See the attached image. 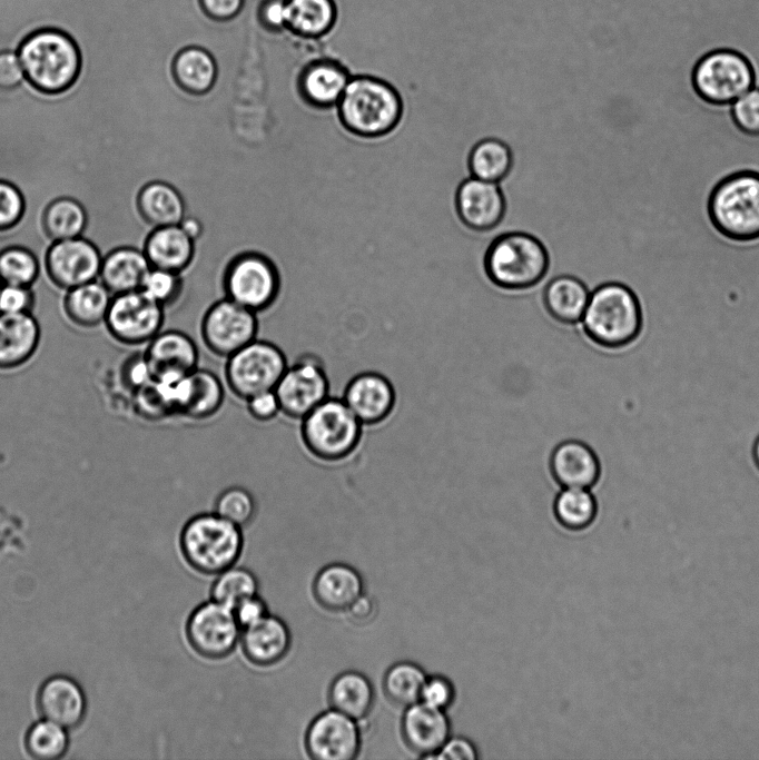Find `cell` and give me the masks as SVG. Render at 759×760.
<instances>
[{"label":"cell","instance_id":"6da1fadb","mask_svg":"<svg viewBox=\"0 0 759 760\" xmlns=\"http://www.w3.org/2000/svg\"><path fill=\"white\" fill-rule=\"evenodd\" d=\"M17 53L26 81L45 95L68 91L82 70L80 47L58 28L45 27L30 32L18 45Z\"/></svg>","mask_w":759,"mask_h":760},{"label":"cell","instance_id":"7a4b0ae2","mask_svg":"<svg viewBox=\"0 0 759 760\" xmlns=\"http://www.w3.org/2000/svg\"><path fill=\"white\" fill-rule=\"evenodd\" d=\"M335 108L341 125L351 135L372 140L396 127L403 103L396 88L385 78L362 73L351 76Z\"/></svg>","mask_w":759,"mask_h":760},{"label":"cell","instance_id":"3957f363","mask_svg":"<svg viewBox=\"0 0 759 760\" xmlns=\"http://www.w3.org/2000/svg\"><path fill=\"white\" fill-rule=\"evenodd\" d=\"M585 335L607 349L624 348L641 334L643 314L635 293L623 283L609 280L594 287L581 318Z\"/></svg>","mask_w":759,"mask_h":760},{"label":"cell","instance_id":"277c9868","mask_svg":"<svg viewBox=\"0 0 759 760\" xmlns=\"http://www.w3.org/2000/svg\"><path fill=\"white\" fill-rule=\"evenodd\" d=\"M707 214L726 239L759 240V171L742 169L721 178L709 194Z\"/></svg>","mask_w":759,"mask_h":760},{"label":"cell","instance_id":"5b68a950","mask_svg":"<svg viewBox=\"0 0 759 760\" xmlns=\"http://www.w3.org/2000/svg\"><path fill=\"white\" fill-rule=\"evenodd\" d=\"M184 559L195 571L217 575L239 560L244 539L241 527L214 511L190 517L179 536Z\"/></svg>","mask_w":759,"mask_h":760},{"label":"cell","instance_id":"8992f818","mask_svg":"<svg viewBox=\"0 0 759 760\" xmlns=\"http://www.w3.org/2000/svg\"><path fill=\"white\" fill-rule=\"evenodd\" d=\"M363 426L342 397L328 396L300 420V440L315 458L337 463L357 450Z\"/></svg>","mask_w":759,"mask_h":760},{"label":"cell","instance_id":"52a82bcc","mask_svg":"<svg viewBox=\"0 0 759 760\" xmlns=\"http://www.w3.org/2000/svg\"><path fill=\"white\" fill-rule=\"evenodd\" d=\"M549 257L543 244L523 231L496 237L485 256V270L496 286L523 290L536 286L545 277Z\"/></svg>","mask_w":759,"mask_h":760},{"label":"cell","instance_id":"ba28073f","mask_svg":"<svg viewBox=\"0 0 759 760\" xmlns=\"http://www.w3.org/2000/svg\"><path fill=\"white\" fill-rule=\"evenodd\" d=\"M756 83V71L750 61L731 49H717L702 56L690 75L694 95L716 107L733 103Z\"/></svg>","mask_w":759,"mask_h":760},{"label":"cell","instance_id":"9c48e42d","mask_svg":"<svg viewBox=\"0 0 759 760\" xmlns=\"http://www.w3.org/2000/svg\"><path fill=\"white\" fill-rule=\"evenodd\" d=\"M225 297L259 314L269 309L280 292V275L275 263L258 251L234 256L223 274Z\"/></svg>","mask_w":759,"mask_h":760},{"label":"cell","instance_id":"30bf717a","mask_svg":"<svg viewBox=\"0 0 759 760\" xmlns=\"http://www.w3.org/2000/svg\"><path fill=\"white\" fill-rule=\"evenodd\" d=\"M287 366L280 347L256 338L226 358L224 378L236 397L247 399L254 394L275 389Z\"/></svg>","mask_w":759,"mask_h":760},{"label":"cell","instance_id":"8fae6325","mask_svg":"<svg viewBox=\"0 0 759 760\" xmlns=\"http://www.w3.org/2000/svg\"><path fill=\"white\" fill-rule=\"evenodd\" d=\"M165 310L142 289H137L112 296L103 324L110 336L124 345H147L161 332Z\"/></svg>","mask_w":759,"mask_h":760},{"label":"cell","instance_id":"7c38bea8","mask_svg":"<svg viewBox=\"0 0 759 760\" xmlns=\"http://www.w3.org/2000/svg\"><path fill=\"white\" fill-rule=\"evenodd\" d=\"M257 315L227 297L213 303L200 322L204 345L216 356L227 358L257 338Z\"/></svg>","mask_w":759,"mask_h":760},{"label":"cell","instance_id":"4fadbf2b","mask_svg":"<svg viewBox=\"0 0 759 760\" xmlns=\"http://www.w3.org/2000/svg\"><path fill=\"white\" fill-rule=\"evenodd\" d=\"M274 391L280 413L300 421L329 396L331 384L321 358L304 354L288 364Z\"/></svg>","mask_w":759,"mask_h":760},{"label":"cell","instance_id":"5bb4252c","mask_svg":"<svg viewBox=\"0 0 759 760\" xmlns=\"http://www.w3.org/2000/svg\"><path fill=\"white\" fill-rule=\"evenodd\" d=\"M241 628L233 609L210 599L196 606L186 622L191 649L208 660L228 657L240 641Z\"/></svg>","mask_w":759,"mask_h":760},{"label":"cell","instance_id":"9a60e30c","mask_svg":"<svg viewBox=\"0 0 759 760\" xmlns=\"http://www.w3.org/2000/svg\"><path fill=\"white\" fill-rule=\"evenodd\" d=\"M102 256L99 248L85 237L53 241L48 248L43 268L59 289L69 290L97 280Z\"/></svg>","mask_w":759,"mask_h":760},{"label":"cell","instance_id":"2e32d148","mask_svg":"<svg viewBox=\"0 0 759 760\" xmlns=\"http://www.w3.org/2000/svg\"><path fill=\"white\" fill-rule=\"evenodd\" d=\"M304 744L315 760H353L362 746L359 727L353 718L331 708L308 724Z\"/></svg>","mask_w":759,"mask_h":760},{"label":"cell","instance_id":"e0dca14e","mask_svg":"<svg viewBox=\"0 0 759 760\" xmlns=\"http://www.w3.org/2000/svg\"><path fill=\"white\" fill-rule=\"evenodd\" d=\"M142 354L151 378L157 381L179 379L199 367L197 344L188 334L177 329L159 332Z\"/></svg>","mask_w":759,"mask_h":760},{"label":"cell","instance_id":"ac0fdd59","mask_svg":"<svg viewBox=\"0 0 759 760\" xmlns=\"http://www.w3.org/2000/svg\"><path fill=\"white\" fill-rule=\"evenodd\" d=\"M342 399L363 425H376L393 411L395 391L384 375L363 372L347 382Z\"/></svg>","mask_w":759,"mask_h":760},{"label":"cell","instance_id":"d6986e66","mask_svg":"<svg viewBox=\"0 0 759 760\" xmlns=\"http://www.w3.org/2000/svg\"><path fill=\"white\" fill-rule=\"evenodd\" d=\"M456 209L462 221L475 230H487L502 220L505 201L499 182L469 177L456 193Z\"/></svg>","mask_w":759,"mask_h":760},{"label":"cell","instance_id":"ffe728a7","mask_svg":"<svg viewBox=\"0 0 759 760\" xmlns=\"http://www.w3.org/2000/svg\"><path fill=\"white\" fill-rule=\"evenodd\" d=\"M37 705L45 719L65 729L79 726L87 710L81 687L72 678L62 674L52 675L41 684Z\"/></svg>","mask_w":759,"mask_h":760},{"label":"cell","instance_id":"44dd1931","mask_svg":"<svg viewBox=\"0 0 759 760\" xmlns=\"http://www.w3.org/2000/svg\"><path fill=\"white\" fill-rule=\"evenodd\" d=\"M341 62L318 59L308 62L297 78V90L310 107L328 109L336 107L351 78Z\"/></svg>","mask_w":759,"mask_h":760},{"label":"cell","instance_id":"7402d4cb","mask_svg":"<svg viewBox=\"0 0 759 760\" xmlns=\"http://www.w3.org/2000/svg\"><path fill=\"white\" fill-rule=\"evenodd\" d=\"M240 645L246 659L262 668L283 661L292 648V633L280 618L267 614L241 630Z\"/></svg>","mask_w":759,"mask_h":760},{"label":"cell","instance_id":"603a6c76","mask_svg":"<svg viewBox=\"0 0 759 760\" xmlns=\"http://www.w3.org/2000/svg\"><path fill=\"white\" fill-rule=\"evenodd\" d=\"M41 338L32 313L0 312V371L19 368L36 354Z\"/></svg>","mask_w":759,"mask_h":760},{"label":"cell","instance_id":"cb8c5ba5","mask_svg":"<svg viewBox=\"0 0 759 760\" xmlns=\"http://www.w3.org/2000/svg\"><path fill=\"white\" fill-rule=\"evenodd\" d=\"M550 468L562 487L591 488L600 478L601 465L594 451L578 440H568L554 447Z\"/></svg>","mask_w":759,"mask_h":760},{"label":"cell","instance_id":"d4e9b609","mask_svg":"<svg viewBox=\"0 0 759 760\" xmlns=\"http://www.w3.org/2000/svg\"><path fill=\"white\" fill-rule=\"evenodd\" d=\"M402 734L414 752L421 756L436 754L448 739L450 723L444 710L418 701L406 708Z\"/></svg>","mask_w":759,"mask_h":760},{"label":"cell","instance_id":"484cf974","mask_svg":"<svg viewBox=\"0 0 759 760\" xmlns=\"http://www.w3.org/2000/svg\"><path fill=\"white\" fill-rule=\"evenodd\" d=\"M364 593L359 572L345 563H331L322 567L313 581L316 602L329 612H346Z\"/></svg>","mask_w":759,"mask_h":760},{"label":"cell","instance_id":"4316f807","mask_svg":"<svg viewBox=\"0 0 759 760\" xmlns=\"http://www.w3.org/2000/svg\"><path fill=\"white\" fill-rule=\"evenodd\" d=\"M195 240L178 225L151 228L142 250L151 267L183 273L195 256Z\"/></svg>","mask_w":759,"mask_h":760},{"label":"cell","instance_id":"83f0119b","mask_svg":"<svg viewBox=\"0 0 759 760\" xmlns=\"http://www.w3.org/2000/svg\"><path fill=\"white\" fill-rule=\"evenodd\" d=\"M150 268L142 249L122 246L110 250L102 258L98 278L114 296L141 289Z\"/></svg>","mask_w":759,"mask_h":760},{"label":"cell","instance_id":"f1b7e54d","mask_svg":"<svg viewBox=\"0 0 759 760\" xmlns=\"http://www.w3.org/2000/svg\"><path fill=\"white\" fill-rule=\"evenodd\" d=\"M136 206L140 218L150 228L178 225L186 216L180 191L164 179H154L138 191Z\"/></svg>","mask_w":759,"mask_h":760},{"label":"cell","instance_id":"f546056e","mask_svg":"<svg viewBox=\"0 0 759 760\" xmlns=\"http://www.w3.org/2000/svg\"><path fill=\"white\" fill-rule=\"evenodd\" d=\"M170 71L176 86L191 96L209 92L218 77L214 56L198 46H188L179 50L172 58Z\"/></svg>","mask_w":759,"mask_h":760},{"label":"cell","instance_id":"4dcf8cb0","mask_svg":"<svg viewBox=\"0 0 759 760\" xmlns=\"http://www.w3.org/2000/svg\"><path fill=\"white\" fill-rule=\"evenodd\" d=\"M544 282L542 303L550 316L563 324L580 323L590 298V288L571 275H559Z\"/></svg>","mask_w":759,"mask_h":760},{"label":"cell","instance_id":"1f68e13d","mask_svg":"<svg viewBox=\"0 0 759 760\" xmlns=\"http://www.w3.org/2000/svg\"><path fill=\"white\" fill-rule=\"evenodd\" d=\"M112 294L100 280L66 290L62 309L67 318L82 328H93L105 323Z\"/></svg>","mask_w":759,"mask_h":760},{"label":"cell","instance_id":"d6a6232c","mask_svg":"<svg viewBox=\"0 0 759 760\" xmlns=\"http://www.w3.org/2000/svg\"><path fill=\"white\" fill-rule=\"evenodd\" d=\"M327 698L331 708L358 721L372 711L374 689L365 674L347 670L332 680Z\"/></svg>","mask_w":759,"mask_h":760},{"label":"cell","instance_id":"836d02e7","mask_svg":"<svg viewBox=\"0 0 759 760\" xmlns=\"http://www.w3.org/2000/svg\"><path fill=\"white\" fill-rule=\"evenodd\" d=\"M225 401L221 379L211 371L197 367L188 375L184 403L179 416L191 421L213 417Z\"/></svg>","mask_w":759,"mask_h":760},{"label":"cell","instance_id":"e575fe53","mask_svg":"<svg viewBox=\"0 0 759 760\" xmlns=\"http://www.w3.org/2000/svg\"><path fill=\"white\" fill-rule=\"evenodd\" d=\"M287 30L300 38L327 34L337 18L334 0H287Z\"/></svg>","mask_w":759,"mask_h":760},{"label":"cell","instance_id":"d590c367","mask_svg":"<svg viewBox=\"0 0 759 760\" xmlns=\"http://www.w3.org/2000/svg\"><path fill=\"white\" fill-rule=\"evenodd\" d=\"M87 225L86 208L72 197L53 199L42 213V228L52 241L82 237Z\"/></svg>","mask_w":759,"mask_h":760},{"label":"cell","instance_id":"8d00e7d4","mask_svg":"<svg viewBox=\"0 0 759 760\" xmlns=\"http://www.w3.org/2000/svg\"><path fill=\"white\" fill-rule=\"evenodd\" d=\"M512 167L510 147L496 138H485L474 145L469 157L472 177L500 182Z\"/></svg>","mask_w":759,"mask_h":760},{"label":"cell","instance_id":"74e56055","mask_svg":"<svg viewBox=\"0 0 759 760\" xmlns=\"http://www.w3.org/2000/svg\"><path fill=\"white\" fill-rule=\"evenodd\" d=\"M553 510L564 527L578 531L592 524L598 504L590 488L562 487L555 496Z\"/></svg>","mask_w":759,"mask_h":760},{"label":"cell","instance_id":"f35d334b","mask_svg":"<svg viewBox=\"0 0 759 760\" xmlns=\"http://www.w3.org/2000/svg\"><path fill=\"white\" fill-rule=\"evenodd\" d=\"M426 681L424 671L412 662L393 664L385 673L383 689L394 703L408 707L420 701Z\"/></svg>","mask_w":759,"mask_h":760},{"label":"cell","instance_id":"ab89813d","mask_svg":"<svg viewBox=\"0 0 759 760\" xmlns=\"http://www.w3.org/2000/svg\"><path fill=\"white\" fill-rule=\"evenodd\" d=\"M45 268L37 255L24 247H9L0 253V278L4 285L33 287Z\"/></svg>","mask_w":759,"mask_h":760},{"label":"cell","instance_id":"60d3db41","mask_svg":"<svg viewBox=\"0 0 759 760\" xmlns=\"http://www.w3.org/2000/svg\"><path fill=\"white\" fill-rule=\"evenodd\" d=\"M259 582L246 567L230 566L217 574L210 588V598L230 609L240 601L258 594Z\"/></svg>","mask_w":759,"mask_h":760},{"label":"cell","instance_id":"b9f144b4","mask_svg":"<svg viewBox=\"0 0 759 760\" xmlns=\"http://www.w3.org/2000/svg\"><path fill=\"white\" fill-rule=\"evenodd\" d=\"M68 746L65 728L47 719L34 722L24 737L27 752L38 760L59 759L66 753Z\"/></svg>","mask_w":759,"mask_h":760},{"label":"cell","instance_id":"7bdbcfd3","mask_svg":"<svg viewBox=\"0 0 759 760\" xmlns=\"http://www.w3.org/2000/svg\"><path fill=\"white\" fill-rule=\"evenodd\" d=\"M214 512L233 524L244 527L255 519L257 506L249 491L240 486H230L217 496Z\"/></svg>","mask_w":759,"mask_h":760},{"label":"cell","instance_id":"ee69618b","mask_svg":"<svg viewBox=\"0 0 759 760\" xmlns=\"http://www.w3.org/2000/svg\"><path fill=\"white\" fill-rule=\"evenodd\" d=\"M141 289L166 309L180 299L184 279L181 273L151 267Z\"/></svg>","mask_w":759,"mask_h":760},{"label":"cell","instance_id":"f6af8a7d","mask_svg":"<svg viewBox=\"0 0 759 760\" xmlns=\"http://www.w3.org/2000/svg\"><path fill=\"white\" fill-rule=\"evenodd\" d=\"M730 117L741 134L759 137V86L753 87L731 103Z\"/></svg>","mask_w":759,"mask_h":760},{"label":"cell","instance_id":"bcb514c9","mask_svg":"<svg viewBox=\"0 0 759 760\" xmlns=\"http://www.w3.org/2000/svg\"><path fill=\"white\" fill-rule=\"evenodd\" d=\"M26 199L20 189L0 179V231L13 228L23 217Z\"/></svg>","mask_w":759,"mask_h":760},{"label":"cell","instance_id":"7dc6e473","mask_svg":"<svg viewBox=\"0 0 759 760\" xmlns=\"http://www.w3.org/2000/svg\"><path fill=\"white\" fill-rule=\"evenodd\" d=\"M33 287L4 285L0 290V312L32 313L36 307Z\"/></svg>","mask_w":759,"mask_h":760},{"label":"cell","instance_id":"c3c4849f","mask_svg":"<svg viewBox=\"0 0 759 760\" xmlns=\"http://www.w3.org/2000/svg\"><path fill=\"white\" fill-rule=\"evenodd\" d=\"M257 19L269 32L287 30V0H263L257 10Z\"/></svg>","mask_w":759,"mask_h":760},{"label":"cell","instance_id":"681fc988","mask_svg":"<svg viewBox=\"0 0 759 760\" xmlns=\"http://www.w3.org/2000/svg\"><path fill=\"white\" fill-rule=\"evenodd\" d=\"M454 699V689L452 683L443 677L426 678L421 692L420 701L444 710Z\"/></svg>","mask_w":759,"mask_h":760},{"label":"cell","instance_id":"f907efd6","mask_svg":"<svg viewBox=\"0 0 759 760\" xmlns=\"http://www.w3.org/2000/svg\"><path fill=\"white\" fill-rule=\"evenodd\" d=\"M246 408L252 418L258 422H269L280 414V405L274 389L249 396Z\"/></svg>","mask_w":759,"mask_h":760},{"label":"cell","instance_id":"816d5d0a","mask_svg":"<svg viewBox=\"0 0 759 760\" xmlns=\"http://www.w3.org/2000/svg\"><path fill=\"white\" fill-rule=\"evenodd\" d=\"M26 81L17 51L0 50V90H13Z\"/></svg>","mask_w":759,"mask_h":760},{"label":"cell","instance_id":"f5cc1de1","mask_svg":"<svg viewBox=\"0 0 759 760\" xmlns=\"http://www.w3.org/2000/svg\"><path fill=\"white\" fill-rule=\"evenodd\" d=\"M233 611L241 630L269 614L266 602L258 594L240 601Z\"/></svg>","mask_w":759,"mask_h":760},{"label":"cell","instance_id":"db71d44e","mask_svg":"<svg viewBox=\"0 0 759 760\" xmlns=\"http://www.w3.org/2000/svg\"><path fill=\"white\" fill-rule=\"evenodd\" d=\"M204 13L215 21H229L244 8L245 0H198Z\"/></svg>","mask_w":759,"mask_h":760},{"label":"cell","instance_id":"11a10c76","mask_svg":"<svg viewBox=\"0 0 759 760\" xmlns=\"http://www.w3.org/2000/svg\"><path fill=\"white\" fill-rule=\"evenodd\" d=\"M434 757L438 760H475L477 751L469 740L453 738L447 739Z\"/></svg>","mask_w":759,"mask_h":760},{"label":"cell","instance_id":"9f6ffc18","mask_svg":"<svg viewBox=\"0 0 759 760\" xmlns=\"http://www.w3.org/2000/svg\"><path fill=\"white\" fill-rule=\"evenodd\" d=\"M346 613L352 622L357 624L366 623L375 614V602L363 593L349 605Z\"/></svg>","mask_w":759,"mask_h":760},{"label":"cell","instance_id":"6f0895ef","mask_svg":"<svg viewBox=\"0 0 759 760\" xmlns=\"http://www.w3.org/2000/svg\"><path fill=\"white\" fill-rule=\"evenodd\" d=\"M183 229L196 241L203 234V225L199 219L191 216H185L179 224Z\"/></svg>","mask_w":759,"mask_h":760},{"label":"cell","instance_id":"680465c9","mask_svg":"<svg viewBox=\"0 0 759 760\" xmlns=\"http://www.w3.org/2000/svg\"><path fill=\"white\" fill-rule=\"evenodd\" d=\"M752 457L757 468L759 470V436L756 438L753 443Z\"/></svg>","mask_w":759,"mask_h":760},{"label":"cell","instance_id":"91938a15","mask_svg":"<svg viewBox=\"0 0 759 760\" xmlns=\"http://www.w3.org/2000/svg\"><path fill=\"white\" fill-rule=\"evenodd\" d=\"M2 286H3V283H2V280H1V278H0V290H1Z\"/></svg>","mask_w":759,"mask_h":760}]
</instances>
